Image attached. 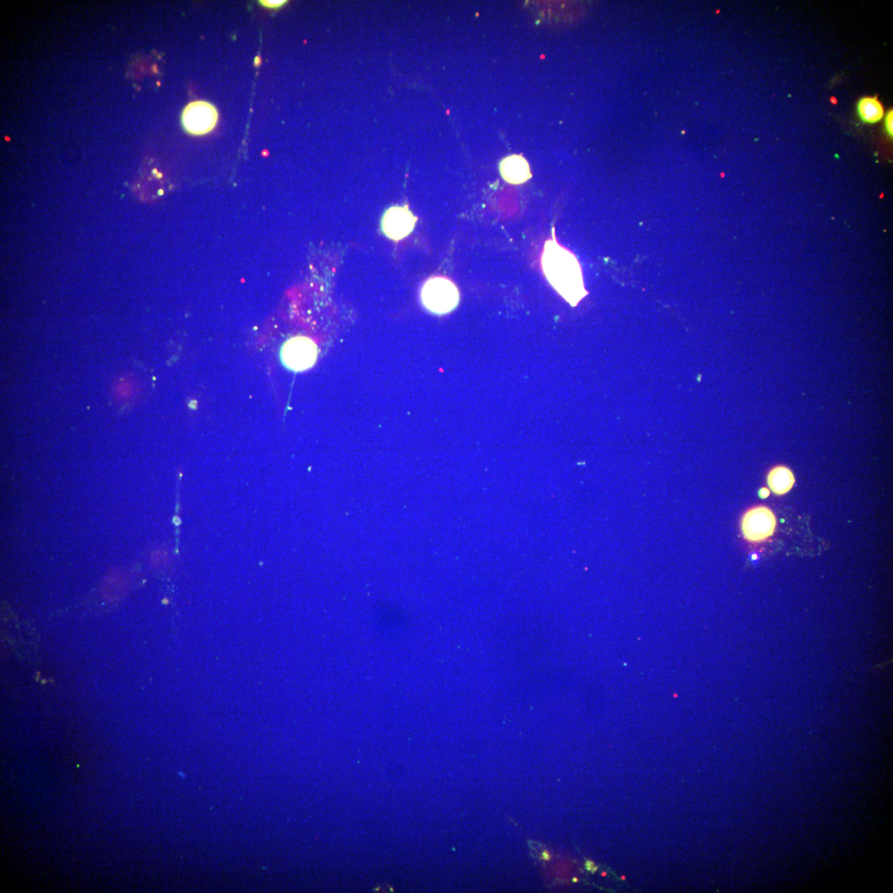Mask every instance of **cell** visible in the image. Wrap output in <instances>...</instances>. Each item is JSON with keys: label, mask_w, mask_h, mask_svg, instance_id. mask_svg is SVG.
<instances>
[{"label": "cell", "mask_w": 893, "mask_h": 893, "mask_svg": "<svg viewBox=\"0 0 893 893\" xmlns=\"http://www.w3.org/2000/svg\"><path fill=\"white\" fill-rule=\"evenodd\" d=\"M554 232L553 228V239L545 243L541 257L542 269L554 289L575 306L587 295L581 266L572 252L558 244Z\"/></svg>", "instance_id": "cell-1"}, {"label": "cell", "mask_w": 893, "mask_h": 893, "mask_svg": "<svg viewBox=\"0 0 893 893\" xmlns=\"http://www.w3.org/2000/svg\"><path fill=\"white\" fill-rule=\"evenodd\" d=\"M421 299L427 310L434 315H443L458 306L460 295L458 287L450 279L434 277L423 286Z\"/></svg>", "instance_id": "cell-2"}, {"label": "cell", "mask_w": 893, "mask_h": 893, "mask_svg": "<svg viewBox=\"0 0 893 893\" xmlns=\"http://www.w3.org/2000/svg\"><path fill=\"white\" fill-rule=\"evenodd\" d=\"M318 354V346L314 340L306 336H296L283 344L281 358L288 369L300 372L314 367Z\"/></svg>", "instance_id": "cell-3"}, {"label": "cell", "mask_w": 893, "mask_h": 893, "mask_svg": "<svg viewBox=\"0 0 893 893\" xmlns=\"http://www.w3.org/2000/svg\"><path fill=\"white\" fill-rule=\"evenodd\" d=\"M776 526L777 520L773 511L768 507L757 506L744 514L742 530L748 541L759 543L773 535Z\"/></svg>", "instance_id": "cell-4"}, {"label": "cell", "mask_w": 893, "mask_h": 893, "mask_svg": "<svg viewBox=\"0 0 893 893\" xmlns=\"http://www.w3.org/2000/svg\"><path fill=\"white\" fill-rule=\"evenodd\" d=\"M218 111L212 104L205 101L190 103L182 113V122L187 132L204 135L211 132L217 125Z\"/></svg>", "instance_id": "cell-5"}, {"label": "cell", "mask_w": 893, "mask_h": 893, "mask_svg": "<svg viewBox=\"0 0 893 893\" xmlns=\"http://www.w3.org/2000/svg\"><path fill=\"white\" fill-rule=\"evenodd\" d=\"M417 218L407 205L393 206L385 212L382 219L383 231L389 239L401 241L412 234Z\"/></svg>", "instance_id": "cell-6"}, {"label": "cell", "mask_w": 893, "mask_h": 893, "mask_svg": "<svg viewBox=\"0 0 893 893\" xmlns=\"http://www.w3.org/2000/svg\"><path fill=\"white\" fill-rule=\"evenodd\" d=\"M502 178L512 185H522L532 177L530 165L526 159L519 155H511L504 158L500 163Z\"/></svg>", "instance_id": "cell-7"}, {"label": "cell", "mask_w": 893, "mask_h": 893, "mask_svg": "<svg viewBox=\"0 0 893 893\" xmlns=\"http://www.w3.org/2000/svg\"><path fill=\"white\" fill-rule=\"evenodd\" d=\"M857 111L859 118L865 124H877L884 116V108L878 97H863L858 102Z\"/></svg>", "instance_id": "cell-8"}, {"label": "cell", "mask_w": 893, "mask_h": 893, "mask_svg": "<svg viewBox=\"0 0 893 893\" xmlns=\"http://www.w3.org/2000/svg\"><path fill=\"white\" fill-rule=\"evenodd\" d=\"M768 484L773 492L784 495L793 488L795 478L790 469L784 466H780L774 468L769 472Z\"/></svg>", "instance_id": "cell-9"}, {"label": "cell", "mask_w": 893, "mask_h": 893, "mask_svg": "<svg viewBox=\"0 0 893 893\" xmlns=\"http://www.w3.org/2000/svg\"><path fill=\"white\" fill-rule=\"evenodd\" d=\"M884 122H885V130L888 136L892 138L893 136V111L892 110H890V111L887 113L885 118V120H884Z\"/></svg>", "instance_id": "cell-10"}, {"label": "cell", "mask_w": 893, "mask_h": 893, "mask_svg": "<svg viewBox=\"0 0 893 893\" xmlns=\"http://www.w3.org/2000/svg\"><path fill=\"white\" fill-rule=\"evenodd\" d=\"M260 3L262 6L266 8H278L282 7L283 4L286 3V1H282V0H280V1H272V0H270V1H265V0H264V1H260Z\"/></svg>", "instance_id": "cell-11"}, {"label": "cell", "mask_w": 893, "mask_h": 893, "mask_svg": "<svg viewBox=\"0 0 893 893\" xmlns=\"http://www.w3.org/2000/svg\"><path fill=\"white\" fill-rule=\"evenodd\" d=\"M770 495V490L767 488H762L759 490V497L762 499L767 498Z\"/></svg>", "instance_id": "cell-12"}, {"label": "cell", "mask_w": 893, "mask_h": 893, "mask_svg": "<svg viewBox=\"0 0 893 893\" xmlns=\"http://www.w3.org/2000/svg\"><path fill=\"white\" fill-rule=\"evenodd\" d=\"M542 858H543L544 860H549V859L551 858V856H550L549 853L545 850V851L542 854Z\"/></svg>", "instance_id": "cell-13"}, {"label": "cell", "mask_w": 893, "mask_h": 893, "mask_svg": "<svg viewBox=\"0 0 893 893\" xmlns=\"http://www.w3.org/2000/svg\"><path fill=\"white\" fill-rule=\"evenodd\" d=\"M757 560H759V557H757V554H753V555L751 556V560L756 561Z\"/></svg>", "instance_id": "cell-14"}, {"label": "cell", "mask_w": 893, "mask_h": 893, "mask_svg": "<svg viewBox=\"0 0 893 893\" xmlns=\"http://www.w3.org/2000/svg\"><path fill=\"white\" fill-rule=\"evenodd\" d=\"M593 865H593V863L588 862V863H587V869H589V870H591V867H592V866H593Z\"/></svg>", "instance_id": "cell-15"}, {"label": "cell", "mask_w": 893, "mask_h": 893, "mask_svg": "<svg viewBox=\"0 0 893 893\" xmlns=\"http://www.w3.org/2000/svg\"><path fill=\"white\" fill-rule=\"evenodd\" d=\"M573 882H578V878H573Z\"/></svg>", "instance_id": "cell-16"}, {"label": "cell", "mask_w": 893, "mask_h": 893, "mask_svg": "<svg viewBox=\"0 0 893 893\" xmlns=\"http://www.w3.org/2000/svg\"><path fill=\"white\" fill-rule=\"evenodd\" d=\"M602 875L605 877V876H607V873H602Z\"/></svg>", "instance_id": "cell-17"}]
</instances>
